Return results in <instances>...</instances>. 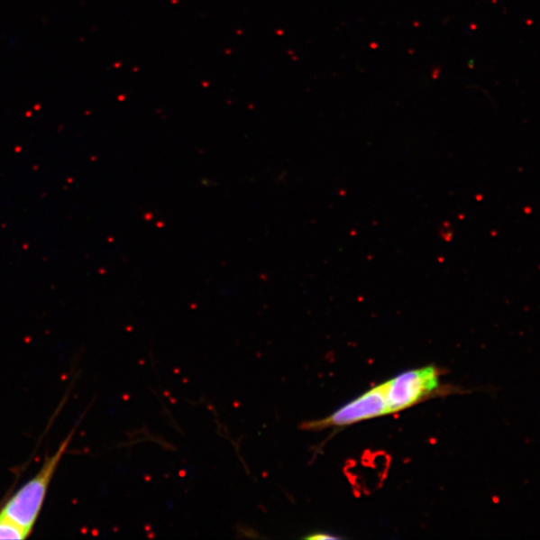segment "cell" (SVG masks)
<instances>
[{"mask_svg":"<svg viewBox=\"0 0 540 540\" xmlns=\"http://www.w3.org/2000/svg\"><path fill=\"white\" fill-rule=\"evenodd\" d=\"M389 415L387 401V381L365 391L323 419L307 421L302 426L306 430H323L343 427L362 423L364 420Z\"/></svg>","mask_w":540,"mask_h":540,"instance_id":"3957f363","label":"cell"},{"mask_svg":"<svg viewBox=\"0 0 540 540\" xmlns=\"http://www.w3.org/2000/svg\"><path fill=\"white\" fill-rule=\"evenodd\" d=\"M306 538L313 539V540H322V539H337L338 537L335 535H331L325 534V533H322V534L316 533L315 535H310L308 536H306Z\"/></svg>","mask_w":540,"mask_h":540,"instance_id":"5b68a950","label":"cell"},{"mask_svg":"<svg viewBox=\"0 0 540 540\" xmlns=\"http://www.w3.org/2000/svg\"><path fill=\"white\" fill-rule=\"evenodd\" d=\"M71 438L72 435L61 444L56 453L45 461L40 472L8 499L0 515L32 533L40 517L53 475L68 450Z\"/></svg>","mask_w":540,"mask_h":540,"instance_id":"6da1fadb","label":"cell"},{"mask_svg":"<svg viewBox=\"0 0 540 540\" xmlns=\"http://www.w3.org/2000/svg\"><path fill=\"white\" fill-rule=\"evenodd\" d=\"M441 388V372L434 365L409 370L387 381L389 415L398 414L433 397Z\"/></svg>","mask_w":540,"mask_h":540,"instance_id":"7a4b0ae2","label":"cell"},{"mask_svg":"<svg viewBox=\"0 0 540 540\" xmlns=\"http://www.w3.org/2000/svg\"><path fill=\"white\" fill-rule=\"evenodd\" d=\"M31 533L0 515V539H25Z\"/></svg>","mask_w":540,"mask_h":540,"instance_id":"277c9868","label":"cell"}]
</instances>
